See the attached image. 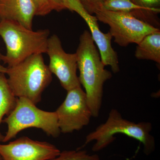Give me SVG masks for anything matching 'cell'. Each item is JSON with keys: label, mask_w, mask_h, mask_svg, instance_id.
I'll use <instances>...</instances> for the list:
<instances>
[{"label": "cell", "mask_w": 160, "mask_h": 160, "mask_svg": "<svg viewBox=\"0 0 160 160\" xmlns=\"http://www.w3.org/2000/svg\"><path fill=\"white\" fill-rule=\"evenodd\" d=\"M137 45L135 52L137 58L160 64V31L146 36Z\"/></svg>", "instance_id": "13"}, {"label": "cell", "mask_w": 160, "mask_h": 160, "mask_svg": "<svg viewBox=\"0 0 160 160\" xmlns=\"http://www.w3.org/2000/svg\"><path fill=\"white\" fill-rule=\"evenodd\" d=\"M103 9L108 11L129 14L151 26L160 29V20L158 15L159 9H149L136 5L130 0H106Z\"/></svg>", "instance_id": "12"}, {"label": "cell", "mask_w": 160, "mask_h": 160, "mask_svg": "<svg viewBox=\"0 0 160 160\" xmlns=\"http://www.w3.org/2000/svg\"><path fill=\"white\" fill-rule=\"evenodd\" d=\"M48 160H101L97 154L90 155L87 152L78 149L64 150L55 157Z\"/></svg>", "instance_id": "15"}, {"label": "cell", "mask_w": 160, "mask_h": 160, "mask_svg": "<svg viewBox=\"0 0 160 160\" xmlns=\"http://www.w3.org/2000/svg\"><path fill=\"white\" fill-rule=\"evenodd\" d=\"M152 130V125L149 122H131L124 118L117 109H112L106 122L87 135L84 146L95 141L92 151L97 152L113 142L116 139L114 135L123 134L142 143L144 153L149 155L155 149L154 138L150 133Z\"/></svg>", "instance_id": "3"}, {"label": "cell", "mask_w": 160, "mask_h": 160, "mask_svg": "<svg viewBox=\"0 0 160 160\" xmlns=\"http://www.w3.org/2000/svg\"><path fill=\"white\" fill-rule=\"evenodd\" d=\"M49 34L48 29L33 31L14 21L0 20V37L6 49L2 62L10 67L32 55L46 53Z\"/></svg>", "instance_id": "2"}, {"label": "cell", "mask_w": 160, "mask_h": 160, "mask_svg": "<svg viewBox=\"0 0 160 160\" xmlns=\"http://www.w3.org/2000/svg\"><path fill=\"white\" fill-rule=\"evenodd\" d=\"M136 5L149 9H159L160 0H130Z\"/></svg>", "instance_id": "18"}, {"label": "cell", "mask_w": 160, "mask_h": 160, "mask_svg": "<svg viewBox=\"0 0 160 160\" xmlns=\"http://www.w3.org/2000/svg\"><path fill=\"white\" fill-rule=\"evenodd\" d=\"M80 84L85 90L87 104L93 118H98L102 104L103 86L112 77L105 69L98 50L90 32L85 30L80 35L76 52Z\"/></svg>", "instance_id": "1"}, {"label": "cell", "mask_w": 160, "mask_h": 160, "mask_svg": "<svg viewBox=\"0 0 160 160\" xmlns=\"http://www.w3.org/2000/svg\"><path fill=\"white\" fill-rule=\"evenodd\" d=\"M64 102L56 111L61 132L72 133L88 126L92 115L81 86L67 91Z\"/></svg>", "instance_id": "7"}, {"label": "cell", "mask_w": 160, "mask_h": 160, "mask_svg": "<svg viewBox=\"0 0 160 160\" xmlns=\"http://www.w3.org/2000/svg\"><path fill=\"white\" fill-rule=\"evenodd\" d=\"M95 14L98 21L109 26L115 42L122 47L138 44L146 36L160 31V29L127 13L102 9Z\"/></svg>", "instance_id": "6"}, {"label": "cell", "mask_w": 160, "mask_h": 160, "mask_svg": "<svg viewBox=\"0 0 160 160\" xmlns=\"http://www.w3.org/2000/svg\"><path fill=\"white\" fill-rule=\"evenodd\" d=\"M0 160H2V158H1V156H0Z\"/></svg>", "instance_id": "21"}, {"label": "cell", "mask_w": 160, "mask_h": 160, "mask_svg": "<svg viewBox=\"0 0 160 160\" xmlns=\"http://www.w3.org/2000/svg\"><path fill=\"white\" fill-rule=\"evenodd\" d=\"M1 54L0 53V73H5V74H6V72H7V67H5L1 64V62H2V60H1Z\"/></svg>", "instance_id": "20"}, {"label": "cell", "mask_w": 160, "mask_h": 160, "mask_svg": "<svg viewBox=\"0 0 160 160\" xmlns=\"http://www.w3.org/2000/svg\"><path fill=\"white\" fill-rule=\"evenodd\" d=\"M52 10L60 12L67 9L68 0H49Z\"/></svg>", "instance_id": "19"}, {"label": "cell", "mask_w": 160, "mask_h": 160, "mask_svg": "<svg viewBox=\"0 0 160 160\" xmlns=\"http://www.w3.org/2000/svg\"><path fill=\"white\" fill-rule=\"evenodd\" d=\"M32 1L35 6L36 15L45 16L52 11L49 0H32Z\"/></svg>", "instance_id": "17"}, {"label": "cell", "mask_w": 160, "mask_h": 160, "mask_svg": "<svg viewBox=\"0 0 160 160\" xmlns=\"http://www.w3.org/2000/svg\"><path fill=\"white\" fill-rule=\"evenodd\" d=\"M6 74L15 96L25 98L36 105L41 102L43 91L52 80V73L42 54L32 55L15 66L7 67Z\"/></svg>", "instance_id": "4"}, {"label": "cell", "mask_w": 160, "mask_h": 160, "mask_svg": "<svg viewBox=\"0 0 160 160\" xmlns=\"http://www.w3.org/2000/svg\"><path fill=\"white\" fill-rule=\"evenodd\" d=\"M36 105L25 98H17L14 109L3 120L2 122L7 125V130L2 143L14 138L24 129L31 128L42 129L53 138L60 135L61 132L56 112L42 110Z\"/></svg>", "instance_id": "5"}, {"label": "cell", "mask_w": 160, "mask_h": 160, "mask_svg": "<svg viewBox=\"0 0 160 160\" xmlns=\"http://www.w3.org/2000/svg\"><path fill=\"white\" fill-rule=\"evenodd\" d=\"M36 15L32 0H0V20L14 21L30 29Z\"/></svg>", "instance_id": "11"}, {"label": "cell", "mask_w": 160, "mask_h": 160, "mask_svg": "<svg viewBox=\"0 0 160 160\" xmlns=\"http://www.w3.org/2000/svg\"><path fill=\"white\" fill-rule=\"evenodd\" d=\"M61 151L46 142L22 137L7 144L0 143L2 160H48L57 156Z\"/></svg>", "instance_id": "9"}, {"label": "cell", "mask_w": 160, "mask_h": 160, "mask_svg": "<svg viewBox=\"0 0 160 160\" xmlns=\"http://www.w3.org/2000/svg\"><path fill=\"white\" fill-rule=\"evenodd\" d=\"M46 53L49 56L48 66L66 91L81 86L77 75V57L76 53H67L56 34L49 37Z\"/></svg>", "instance_id": "8"}, {"label": "cell", "mask_w": 160, "mask_h": 160, "mask_svg": "<svg viewBox=\"0 0 160 160\" xmlns=\"http://www.w3.org/2000/svg\"><path fill=\"white\" fill-rule=\"evenodd\" d=\"M102 1L104 2V1H106V0H102Z\"/></svg>", "instance_id": "22"}, {"label": "cell", "mask_w": 160, "mask_h": 160, "mask_svg": "<svg viewBox=\"0 0 160 160\" xmlns=\"http://www.w3.org/2000/svg\"><path fill=\"white\" fill-rule=\"evenodd\" d=\"M17 98L9 87L6 74L0 73V126L4 117L14 109ZM4 138L0 130V143L3 142Z\"/></svg>", "instance_id": "14"}, {"label": "cell", "mask_w": 160, "mask_h": 160, "mask_svg": "<svg viewBox=\"0 0 160 160\" xmlns=\"http://www.w3.org/2000/svg\"><path fill=\"white\" fill-rule=\"evenodd\" d=\"M67 9L77 12L88 25L93 42L98 46L101 59L105 66L111 67L116 73L120 71L117 52L112 46V39L110 32L104 33L100 30L96 17L89 13L84 8L79 0H68Z\"/></svg>", "instance_id": "10"}, {"label": "cell", "mask_w": 160, "mask_h": 160, "mask_svg": "<svg viewBox=\"0 0 160 160\" xmlns=\"http://www.w3.org/2000/svg\"><path fill=\"white\" fill-rule=\"evenodd\" d=\"M85 9L90 14L103 9L102 0H79Z\"/></svg>", "instance_id": "16"}]
</instances>
